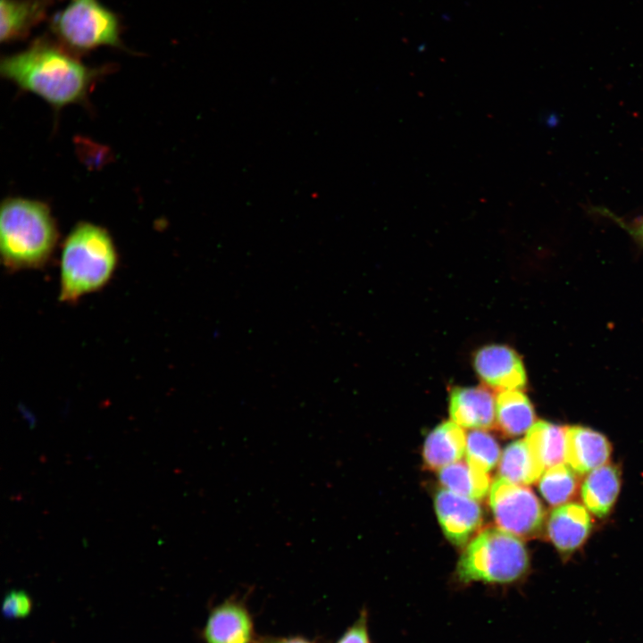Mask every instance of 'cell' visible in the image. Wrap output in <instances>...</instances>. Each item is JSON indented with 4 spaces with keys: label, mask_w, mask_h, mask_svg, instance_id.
I'll return each mask as SVG.
<instances>
[{
    "label": "cell",
    "mask_w": 643,
    "mask_h": 643,
    "mask_svg": "<svg viewBox=\"0 0 643 643\" xmlns=\"http://www.w3.org/2000/svg\"><path fill=\"white\" fill-rule=\"evenodd\" d=\"M63 46L35 40L0 63L3 77L33 93L55 109L85 102L102 69L88 67Z\"/></svg>",
    "instance_id": "cell-1"
},
{
    "label": "cell",
    "mask_w": 643,
    "mask_h": 643,
    "mask_svg": "<svg viewBox=\"0 0 643 643\" xmlns=\"http://www.w3.org/2000/svg\"><path fill=\"white\" fill-rule=\"evenodd\" d=\"M57 239V227L46 204L21 197L3 202L0 248L7 270L44 266L52 256Z\"/></svg>",
    "instance_id": "cell-2"
},
{
    "label": "cell",
    "mask_w": 643,
    "mask_h": 643,
    "mask_svg": "<svg viewBox=\"0 0 643 643\" xmlns=\"http://www.w3.org/2000/svg\"><path fill=\"white\" fill-rule=\"evenodd\" d=\"M117 263V251L107 230L89 222L78 223L62 248L59 299L72 303L101 289Z\"/></svg>",
    "instance_id": "cell-3"
},
{
    "label": "cell",
    "mask_w": 643,
    "mask_h": 643,
    "mask_svg": "<svg viewBox=\"0 0 643 643\" xmlns=\"http://www.w3.org/2000/svg\"><path fill=\"white\" fill-rule=\"evenodd\" d=\"M530 560L524 544L516 536L500 529L480 531L466 547L457 564L460 581L506 584L522 578Z\"/></svg>",
    "instance_id": "cell-4"
},
{
    "label": "cell",
    "mask_w": 643,
    "mask_h": 643,
    "mask_svg": "<svg viewBox=\"0 0 643 643\" xmlns=\"http://www.w3.org/2000/svg\"><path fill=\"white\" fill-rule=\"evenodd\" d=\"M51 29L72 53L123 46L118 17L98 0H71L54 16Z\"/></svg>",
    "instance_id": "cell-5"
},
{
    "label": "cell",
    "mask_w": 643,
    "mask_h": 643,
    "mask_svg": "<svg viewBox=\"0 0 643 643\" xmlns=\"http://www.w3.org/2000/svg\"><path fill=\"white\" fill-rule=\"evenodd\" d=\"M489 505L500 529L525 539L541 534L546 512L530 489L498 478L491 486Z\"/></svg>",
    "instance_id": "cell-6"
},
{
    "label": "cell",
    "mask_w": 643,
    "mask_h": 643,
    "mask_svg": "<svg viewBox=\"0 0 643 643\" xmlns=\"http://www.w3.org/2000/svg\"><path fill=\"white\" fill-rule=\"evenodd\" d=\"M205 643H256L253 617L242 600L226 599L213 606L201 631Z\"/></svg>",
    "instance_id": "cell-7"
},
{
    "label": "cell",
    "mask_w": 643,
    "mask_h": 643,
    "mask_svg": "<svg viewBox=\"0 0 643 643\" xmlns=\"http://www.w3.org/2000/svg\"><path fill=\"white\" fill-rule=\"evenodd\" d=\"M473 366L480 379L500 390L522 389L527 376L517 353L507 346L489 345L474 355Z\"/></svg>",
    "instance_id": "cell-8"
},
{
    "label": "cell",
    "mask_w": 643,
    "mask_h": 643,
    "mask_svg": "<svg viewBox=\"0 0 643 643\" xmlns=\"http://www.w3.org/2000/svg\"><path fill=\"white\" fill-rule=\"evenodd\" d=\"M435 510L445 536L455 546H463L482 523L480 505L472 498L440 489Z\"/></svg>",
    "instance_id": "cell-9"
},
{
    "label": "cell",
    "mask_w": 643,
    "mask_h": 643,
    "mask_svg": "<svg viewBox=\"0 0 643 643\" xmlns=\"http://www.w3.org/2000/svg\"><path fill=\"white\" fill-rule=\"evenodd\" d=\"M546 528L551 543L567 558L584 544L593 529V521L581 505L567 503L552 510Z\"/></svg>",
    "instance_id": "cell-10"
},
{
    "label": "cell",
    "mask_w": 643,
    "mask_h": 643,
    "mask_svg": "<svg viewBox=\"0 0 643 643\" xmlns=\"http://www.w3.org/2000/svg\"><path fill=\"white\" fill-rule=\"evenodd\" d=\"M449 412L461 427L489 429L496 422V398L485 388L456 387L450 394Z\"/></svg>",
    "instance_id": "cell-11"
},
{
    "label": "cell",
    "mask_w": 643,
    "mask_h": 643,
    "mask_svg": "<svg viewBox=\"0 0 643 643\" xmlns=\"http://www.w3.org/2000/svg\"><path fill=\"white\" fill-rule=\"evenodd\" d=\"M611 452L603 434L579 425L567 428L565 461L580 475L605 464Z\"/></svg>",
    "instance_id": "cell-12"
},
{
    "label": "cell",
    "mask_w": 643,
    "mask_h": 643,
    "mask_svg": "<svg viewBox=\"0 0 643 643\" xmlns=\"http://www.w3.org/2000/svg\"><path fill=\"white\" fill-rule=\"evenodd\" d=\"M621 489V472L616 465L604 464L591 471L581 484L580 496L587 509L603 518L611 512Z\"/></svg>",
    "instance_id": "cell-13"
},
{
    "label": "cell",
    "mask_w": 643,
    "mask_h": 643,
    "mask_svg": "<svg viewBox=\"0 0 643 643\" xmlns=\"http://www.w3.org/2000/svg\"><path fill=\"white\" fill-rule=\"evenodd\" d=\"M466 436L462 427L452 422L437 426L427 437L423 461L430 470H440L458 462L465 452Z\"/></svg>",
    "instance_id": "cell-14"
},
{
    "label": "cell",
    "mask_w": 643,
    "mask_h": 643,
    "mask_svg": "<svg viewBox=\"0 0 643 643\" xmlns=\"http://www.w3.org/2000/svg\"><path fill=\"white\" fill-rule=\"evenodd\" d=\"M46 0H0V40L11 43L28 35L46 13Z\"/></svg>",
    "instance_id": "cell-15"
},
{
    "label": "cell",
    "mask_w": 643,
    "mask_h": 643,
    "mask_svg": "<svg viewBox=\"0 0 643 643\" xmlns=\"http://www.w3.org/2000/svg\"><path fill=\"white\" fill-rule=\"evenodd\" d=\"M533 406L521 389L501 390L496 397V422L505 436H520L532 427Z\"/></svg>",
    "instance_id": "cell-16"
},
{
    "label": "cell",
    "mask_w": 643,
    "mask_h": 643,
    "mask_svg": "<svg viewBox=\"0 0 643 643\" xmlns=\"http://www.w3.org/2000/svg\"><path fill=\"white\" fill-rule=\"evenodd\" d=\"M545 471L526 439L509 444L499 462V478L517 485H530Z\"/></svg>",
    "instance_id": "cell-17"
},
{
    "label": "cell",
    "mask_w": 643,
    "mask_h": 643,
    "mask_svg": "<svg viewBox=\"0 0 643 643\" xmlns=\"http://www.w3.org/2000/svg\"><path fill=\"white\" fill-rule=\"evenodd\" d=\"M567 428L539 421L528 430L525 439L545 470L565 460Z\"/></svg>",
    "instance_id": "cell-18"
},
{
    "label": "cell",
    "mask_w": 643,
    "mask_h": 643,
    "mask_svg": "<svg viewBox=\"0 0 643 643\" xmlns=\"http://www.w3.org/2000/svg\"><path fill=\"white\" fill-rule=\"evenodd\" d=\"M438 480L446 489L474 500L487 495L490 483L487 472L477 471L463 462H456L440 469Z\"/></svg>",
    "instance_id": "cell-19"
},
{
    "label": "cell",
    "mask_w": 643,
    "mask_h": 643,
    "mask_svg": "<svg viewBox=\"0 0 643 643\" xmlns=\"http://www.w3.org/2000/svg\"><path fill=\"white\" fill-rule=\"evenodd\" d=\"M579 475L570 465L560 463L552 466L539 478V489L550 505L567 504L578 492Z\"/></svg>",
    "instance_id": "cell-20"
},
{
    "label": "cell",
    "mask_w": 643,
    "mask_h": 643,
    "mask_svg": "<svg viewBox=\"0 0 643 643\" xmlns=\"http://www.w3.org/2000/svg\"><path fill=\"white\" fill-rule=\"evenodd\" d=\"M465 453L466 463L472 468L488 472L496 466L500 448L489 433L479 429L467 433Z\"/></svg>",
    "instance_id": "cell-21"
},
{
    "label": "cell",
    "mask_w": 643,
    "mask_h": 643,
    "mask_svg": "<svg viewBox=\"0 0 643 643\" xmlns=\"http://www.w3.org/2000/svg\"><path fill=\"white\" fill-rule=\"evenodd\" d=\"M32 608V599L23 590L13 589L7 592L2 603V614L8 619L24 618L31 613Z\"/></svg>",
    "instance_id": "cell-22"
},
{
    "label": "cell",
    "mask_w": 643,
    "mask_h": 643,
    "mask_svg": "<svg viewBox=\"0 0 643 643\" xmlns=\"http://www.w3.org/2000/svg\"><path fill=\"white\" fill-rule=\"evenodd\" d=\"M336 643H372L368 628V613L363 609L358 618L338 638Z\"/></svg>",
    "instance_id": "cell-23"
},
{
    "label": "cell",
    "mask_w": 643,
    "mask_h": 643,
    "mask_svg": "<svg viewBox=\"0 0 643 643\" xmlns=\"http://www.w3.org/2000/svg\"><path fill=\"white\" fill-rule=\"evenodd\" d=\"M596 212L601 215L610 218L612 221H614L637 240L643 243V216L631 222H627L606 208L597 207Z\"/></svg>",
    "instance_id": "cell-24"
},
{
    "label": "cell",
    "mask_w": 643,
    "mask_h": 643,
    "mask_svg": "<svg viewBox=\"0 0 643 643\" xmlns=\"http://www.w3.org/2000/svg\"><path fill=\"white\" fill-rule=\"evenodd\" d=\"M256 643H314L302 636L273 637L265 636L257 639Z\"/></svg>",
    "instance_id": "cell-25"
}]
</instances>
